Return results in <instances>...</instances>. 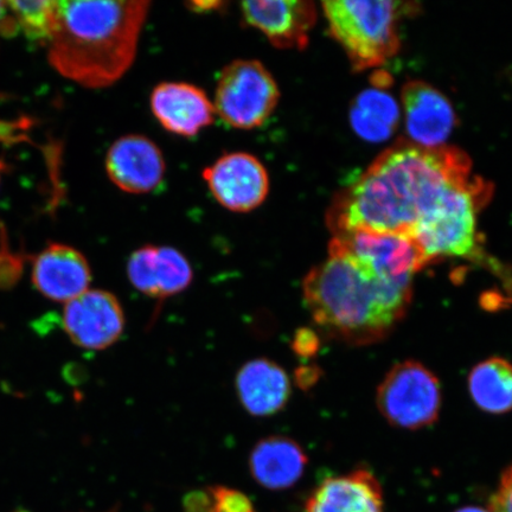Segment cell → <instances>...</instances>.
<instances>
[{"label": "cell", "instance_id": "6", "mask_svg": "<svg viewBox=\"0 0 512 512\" xmlns=\"http://www.w3.org/2000/svg\"><path fill=\"white\" fill-rule=\"evenodd\" d=\"M280 100L277 81L258 60H235L222 69L216 83L214 108L222 121L238 130L266 124Z\"/></svg>", "mask_w": 512, "mask_h": 512}, {"label": "cell", "instance_id": "3", "mask_svg": "<svg viewBox=\"0 0 512 512\" xmlns=\"http://www.w3.org/2000/svg\"><path fill=\"white\" fill-rule=\"evenodd\" d=\"M48 60L57 73L86 88L110 87L136 60L151 3L147 0H62Z\"/></svg>", "mask_w": 512, "mask_h": 512}, {"label": "cell", "instance_id": "5", "mask_svg": "<svg viewBox=\"0 0 512 512\" xmlns=\"http://www.w3.org/2000/svg\"><path fill=\"white\" fill-rule=\"evenodd\" d=\"M491 196L492 185L476 176L454 190L437 213L414 230L411 239L428 265L446 258L476 259L482 255L477 217Z\"/></svg>", "mask_w": 512, "mask_h": 512}, {"label": "cell", "instance_id": "23", "mask_svg": "<svg viewBox=\"0 0 512 512\" xmlns=\"http://www.w3.org/2000/svg\"><path fill=\"white\" fill-rule=\"evenodd\" d=\"M211 512H256L251 498L238 489L224 485L208 486Z\"/></svg>", "mask_w": 512, "mask_h": 512}, {"label": "cell", "instance_id": "24", "mask_svg": "<svg viewBox=\"0 0 512 512\" xmlns=\"http://www.w3.org/2000/svg\"><path fill=\"white\" fill-rule=\"evenodd\" d=\"M489 509L492 512H512V465L504 471Z\"/></svg>", "mask_w": 512, "mask_h": 512}, {"label": "cell", "instance_id": "7", "mask_svg": "<svg viewBox=\"0 0 512 512\" xmlns=\"http://www.w3.org/2000/svg\"><path fill=\"white\" fill-rule=\"evenodd\" d=\"M439 380L419 362L396 364L377 390V406L390 424L419 430L437 421L441 409Z\"/></svg>", "mask_w": 512, "mask_h": 512}, {"label": "cell", "instance_id": "26", "mask_svg": "<svg viewBox=\"0 0 512 512\" xmlns=\"http://www.w3.org/2000/svg\"><path fill=\"white\" fill-rule=\"evenodd\" d=\"M185 512H211V496L209 489L191 491L183 499Z\"/></svg>", "mask_w": 512, "mask_h": 512}, {"label": "cell", "instance_id": "16", "mask_svg": "<svg viewBox=\"0 0 512 512\" xmlns=\"http://www.w3.org/2000/svg\"><path fill=\"white\" fill-rule=\"evenodd\" d=\"M402 106L412 143L428 149L444 146L457 117L443 93L427 82L411 81L402 89Z\"/></svg>", "mask_w": 512, "mask_h": 512}, {"label": "cell", "instance_id": "9", "mask_svg": "<svg viewBox=\"0 0 512 512\" xmlns=\"http://www.w3.org/2000/svg\"><path fill=\"white\" fill-rule=\"evenodd\" d=\"M64 331L86 350H105L125 330V313L117 297L104 290H88L64 306Z\"/></svg>", "mask_w": 512, "mask_h": 512}, {"label": "cell", "instance_id": "21", "mask_svg": "<svg viewBox=\"0 0 512 512\" xmlns=\"http://www.w3.org/2000/svg\"><path fill=\"white\" fill-rule=\"evenodd\" d=\"M469 390L473 401L485 412L512 411V364L498 357L479 363L469 376Z\"/></svg>", "mask_w": 512, "mask_h": 512}, {"label": "cell", "instance_id": "19", "mask_svg": "<svg viewBox=\"0 0 512 512\" xmlns=\"http://www.w3.org/2000/svg\"><path fill=\"white\" fill-rule=\"evenodd\" d=\"M249 472L262 488L281 491L303 477L307 456L296 440L272 435L259 441L249 454Z\"/></svg>", "mask_w": 512, "mask_h": 512}, {"label": "cell", "instance_id": "28", "mask_svg": "<svg viewBox=\"0 0 512 512\" xmlns=\"http://www.w3.org/2000/svg\"><path fill=\"white\" fill-rule=\"evenodd\" d=\"M313 380H316L315 370L313 368H304L297 371V382L300 387L311 386Z\"/></svg>", "mask_w": 512, "mask_h": 512}, {"label": "cell", "instance_id": "30", "mask_svg": "<svg viewBox=\"0 0 512 512\" xmlns=\"http://www.w3.org/2000/svg\"><path fill=\"white\" fill-rule=\"evenodd\" d=\"M456 512H492L490 509H483L478 507H466Z\"/></svg>", "mask_w": 512, "mask_h": 512}, {"label": "cell", "instance_id": "20", "mask_svg": "<svg viewBox=\"0 0 512 512\" xmlns=\"http://www.w3.org/2000/svg\"><path fill=\"white\" fill-rule=\"evenodd\" d=\"M350 117L352 127L362 138L379 143L392 136L399 123L400 108L392 95L376 87L357 96Z\"/></svg>", "mask_w": 512, "mask_h": 512}, {"label": "cell", "instance_id": "25", "mask_svg": "<svg viewBox=\"0 0 512 512\" xmlns=\"http://www.w3.org/2000/svg\"><path fill=\"white\" fill-rule=\"evenodd\" d=\"M293 351L300 357H312L319 349V338L315 331L300 329L294 335L292 343Z\"/></svg>", "mask_w": 512, "mask_h": 512}, {"label": "cell", "instance_id": "17", "mask_svg": "<svg viewBox=\"0 0 512 512\" xmlns=\"http://www.w3.org/2000/svg\"><path fill=\"white\" fill-rule=\"evenodd\" d=\"M305 512H384L381 485L366 470L325 479L307 499Z\"/></svg>", "mask_w": 512, "mask_h": 512}, {"label": "cell", "instance_id": "1", "mask_svg": "<svg viewBox=\"0 0 512 512\" xmlns=\"http://www.w3.org/2000/svg\"><path fill=\"white\" fill-rule=\"evenodd\" d=\"M475 176L470 158L456 147L400 142L336 195L326 224L332 238L352 232L411 238L454 190Z\"/></svg>", "mask_w": 512, "mask_h": 512}, {"label": "cell", "instance_id": "18", "mask_svg": "<svg viewBox=\"0 0 512 512\" xmlns=\"http://www.w3.org/2000/svg\"><path fill=\"white\" fill-rule=\"evenodd\" d=\"M236 392L243 408L259 418L278 414L291 396V382L286 371L267 358L243 364L236 376Z\"/></svg>", "mask_w": 512, "mask_h": 512}, {"label": "cell", "instance_id": "8", "mask_svg": "<svg viewBox=\"0 0 512 512\" xmlns=\"http://www.w3.org/2000/svg\"><path fill=\"white\" fill-rule=\"evenodd\" d=\"M202 177L220 206L233 213H251L270 194V175L251 153H227L207 166Z\"/></svg>", "mask_w": 512, "mask_h": 512}, {"label": "cell", "instance_id": "4", "mask_svg": "<svg viewBox=\"0 0 512 512\" xmlns=\"http://www.w3.org/2000/svg\"><path fill=\"white\" fill-rule=\"evenodd\" d=\"M331 35L357 72L380 67L400 48V19L415 11L392 0H330L323 3Z\"/></svg>", "mask_w": 512, "mask_h": 512}, {"label": "cell", "instance_id": "10", "mask_svg": "<svg viewBox=\"0 0 512 512\" xmlns=\"http://www.w3.org/2000/svg\"><path fill=\"white\" fill-rule=\"evenodd\" d=\"M241 15L248 27L266 36L275 48L303 50L317 21L310 0H256L243 2Z\"/></svg>", "mask_w": 512, "mask_h": 512}, {"label": "cell", "instance_id": "13", "mask_svg": "<svg viewBox=\"0 0 512 512\" xmlns=\"http://www.w3.org/2000/svg\"><path fill=\"white\" fill-rule=\"evenodd\" d=\"M127 277L139 292L163 302L187 290L194 272L187 256L178 249L147 245L128 259Z\"/></svg>", "mask_w": 512, "mask_h": 512}, {"label": "cell", "instance_id": "2", "mask_svg": "<svg viewBox=\"0 0 512 512\" xmlns=\"http://www.w3.org/2000/svg\"><path fill=\"white\" fill-rule=\"evenodd\" d=\"M412 293V280L380 277L335 239L303 283L313 323L326 336L352 345L386 338L405 317Z\"/></svg>", "mask_w": 512, "mask_h": 512}, {"label": "cell", "instance_id": "27", "mask_svg": "<svg viewBox=\"0 0 512 512\" xmlns=\"http://www.w3.org/2000/svg\"><path fill=\"white\" fill-rule=\"evenodd\" d=\"M16 32V25L12 21L8 5H6V2H0V34L11 36L16 34Z\"/></svg>", "mask_w": 512, "mask_h": 512}, {"label": "cell", "instance_id": "22", "mask_svg": "<svg viewBox=\"0 0 512 512\" xmlns=\"http://www.w3.org/2000/svg\"><path fill=\"white\" fill-rule=\"evenodd\" d=\"M6 5L17 31H22L32 41L48 44L59 19V2L29 0V2H6Z\"/></svg>", "mask_w": 512, "mask_h": 512}, {"label": "cell", "instance_id": "14", "mask_svg": "<svg viewBox=\"0 0 512 512\" xmlns=\"http://www.w3.org/2000/svg\"><path fill=\"white\" fill-rule=\"evenodd\" d=\"M31 278L43 297L67 304L89 290L92 271L86 256L78 249L55 242L36 256Z\"/></svg>", "mask_w": 512, "mask_h": 512}, {"label": "cell", "instance_id": "12", "mask_svg": "<svg viewBox=\"0 0 512 512\" xmlns=\"http://www.w3.org/2000/svg\"><path fill=\"white\" fill-rule=\"evenodd\" d=\"M332 239L383 278L412 280L428 265L421 249L406 235L352 232Z\"/></svg>", "mask_w": 512, "mask_h": 512}, {"label": "cell", "instance_id": "15", "mask_svg": "<svg viewBox=\"0 0 512 512\" xmlns=\"http://www.w3.org/2000/svg\"><path fill=\"white\" fill-rule=\"evenodd\" d=\"M150 105L164 130L185 138L213 124L216 114L207 93L187 82L160 83L152 91Z\"/></svg>", "mask_w": 512, "mask_h": 512}, {"label": "cell", "instance_id": "11", "mask_svg": "<svg viewBox=\"0 0 512 512\" xmlns=\"http://www.w3.org/2000/svg\"><path fill=\"white\" fill-rule=\"evenodd\" d=\"M105 168L115 187L132 195L158 189L166 172L162 150L142 134H127L115 140L107 152Z\"/></svg>", "mask_w": 512, "mask_h": 512}, {"label": "cell", "instance_id": "29", "mask_svg": "<svg viewBox=\"0 0 512 512\" xmlns=\"http://www.w3.org/2000/svg\"><path fill=\"white\" fill-rule=\"evenodd\" d=\"M223 3H216V2H209V3H204V2H195V3H191L189 4L190 8L192 10H196L198 12H202V11H210V10H217L220 8V6L222 5Z\"/></svg>", "mask_w": 512, "mask_h": 512}, {"label": "cell", "instance_id": "31", "mask_svg": "<svg viewBox=\"0 0 512 512\" xmlns=\"http://www.w3.org/2000/svg\"><path fill=\"white\" fill-rule=\"evenodd\" d=\"M6 170H8V166L5 165L3 160H0V181H2V176Z\"/></svg>", "mask_w": 512, "mask_h": 512}]
</instances>
